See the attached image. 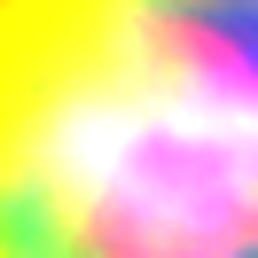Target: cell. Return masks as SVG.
<instances>
[{
  "mask_svg": "<svg viewBox=\"0 0 258 258\" xmlns=\"http://www.w3.org/2000/svg\"><path fill=\"white\" fill-rule=\"evenodd\" d=\"M0 258H258V0H0Z\"/></svg>",
  "mask_w": 258,
  "mask_h": 258,
  "instance_id": "cell-1",
  "label": "cell"
}]
</instances>
